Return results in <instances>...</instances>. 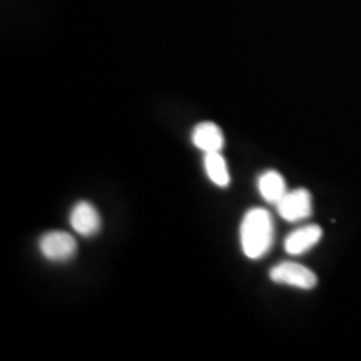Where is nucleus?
Wrapping results in <instances>:
<instances>
[{
    "label": "nucleus",
    "instance_id": "1",
    "mask_svg": "<svg viewBox=\"0 0 361 361\" xmlns=\"http://www.w3.org/2000/svg\"><path fill=\"white\" fill-rule=\"evenodd\" d=\"M239 241L246 258L261 259L274 243V221L264 207H251L239 226Z\"/></svg>",
    "mask_w": 361,
    "mask_h": 361
},
{
    "label": "nucleus",
    "instance_id": "2",
    "mask_svg": "<svg viewBox=\"0 0 361 361\" xmlns=\"http://www.w3.org/2000/svg\"><path fill=\"white\" fill-rule=\"evenodd\" d=\"M269 279L276 284L293 286L296 290L310 291L318 284V276L314 271L306 268L305 264L295 261H281L269 269Z\"/></svg>",
    "mask_w": 361,
    "mask_h": 361
},
{
    "label": "nucleus",
    "instance_id": "3",
    "mask_svg": "<svg viewBox=\"0 0 361 361\" xmlns=\"http://www.w3.org/2000/svg\"><path fill=\"white\" fill-rule=\"evenodd\" d=\"M39 251L52 263H66L78 252V241L66 231H49L40 236Z\"/></svg>",
    "mask_w": 361,
    "mask_h": 361
},
{
    "label": "nucleus",
    "instance_id": "4",
    "mask_svg": "<svg viewBox=\"0 0 361 361\" xmlns=\"http://www.w3.org/2000/svg\"><path fill=\"white\" fill-rule=\"evenodd\" d=\"M278 214L288 223L308 219L313 214V200L311 192L305 188L293 189L283 196V200L276 204Z\"/></svg>",
    "mask_w": 361,
    "mask_h": 361
},
{
    "label": "nucleus",
    "instance_id": "5",
    "mask_svg": "<svg viewBox=\"0 0 361 361\" xmlns=\"http://www.w3.org/2000/svg\"><path fill=\"white\" fill-rule=\"evenodd\" d=\"M71 228L79 236H94L101 231L102 219L99 211L87 201L75 202L69 214Z\"/></svg>",
    "mask_w": 361,
    "mask_h": 361
},
{
    "label": "nucleus",
    "instance_id": "6",
    "mask_svg": "<svg viewBox=\"0 0 361 361\" xmlns=\"http://www.w3.org/2000/svg\"><path fill=\"white\" fill-rule=\"evenodd\" d=\"M323 238V229L318 224H306L295 229L284 239V251L291 256H301L318 245Z\"/></svg>",
    "mask_w": 361,
    "mask_h": 361
},
{
    "label": "nucleus",
    "instance_id": "7",
    "mask_svg": "<svg viewBox=\"0 0 361 361\" xmlns=\"http://www.w3.org/2000/svg\"><path fill=\"white\" fill-rule=\"evenodd\" d=\"M192 144L204 154L221 152L224 147V134L218 124L206 121L192 129Z\"/></svg>",
    "mask_w": 361,
    "mask_h": 361
},
{
    "label": "nucleus",
    "instance_id": "8",
    "mask_svg": "<svg viewBox=\"0 0 361 361\" xmlns=\"http://www.w3.org/2000/svg\"><path fill=\"white\" fill-rule=\"evenodd\" d=\"M258 191L268 204L276 206L283 200L284 194L288 192L286 180L278 171H264L258 178Z\"/></svg>",
    "mask_w": 361,
    "mask_h": 361
},
{
    "label": "nucleus",
    "instance_id": "9",
    "mask_svg": "<svg viewBox=\"0 0 361 361\" xmlns=\"http://www.w3.org/2000/svg\"><path fill=\"white\" fill-rule=\"evenodd\" d=\"M204 169L207 178L211 179V183L216 184L219 188H228L231 183V176H229L228 164L221 152H209L204 154Z\"/></svg>",
    "mask_w": 361,
    "mask_h": 361
}]
</instances>
